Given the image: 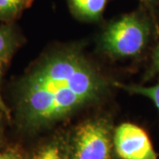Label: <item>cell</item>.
<instances>
[{"label": "cell", "instance_id": "obj_1", "mask_svg": "<svg viewBox=\"0 0 159 159\" xmlns=\"http://www.w3.org/2000/svg\"><path fill=\"white\" fill-rule=\"evenodd\" d=\"M107 87L103 75L80 51H54L21 80L18 115L27 128L39 129L98 101Z\"/></svg>", "mask_w": 159, "mask_h": 159}, {"label": "cell", "instance_id": "obj_2", "mask_svg": "<svg viewBox=\"0 0 159 159\" xmlns=\"http://www.w3.org/2000/svg\"><path fill=\"white\" fill-rule=\"evenodd\" d=\"M155 17L143 6L141 10L126 13L109 24L102 33V51L117 58L142 55L153 34Z\"/></svg>", "mask_w": 159, "mask_h": 159}, {"label": "cell", "instance_id": "obj_3", "mask_svg": "<svg viewBox=\"0 0 159 159\" xmlns=\"http://www.w3.org/2000/svg\"><path fill=\"white\" fill-rule=\"evenodd\" d=\"M113 139L109 122L97 118L75 129L69 145L70 159H111Z\"/></svg>", "mask_w": 159, "mask_h": 159}, {"label": "cell", "instance_id": "obj_4", "mask_svg": "<svg viewBox=\"0 0 159 159\" xmlns=\"http://www.w3.org/2000/svg\"><path fill=\"white\" fill-rule=\"evenodd\" d=\"M113 146L120 159H158L147 132L133 123H123L115 129Z\"/></svg>", "mask_w": 159, "mask_h": 159}, {"label": "cell", "instance_id": "obj_5", "mask_svg": "<svg viewBox=\"0 0 159 159\" xmlns=\"http://www.w3.org/2000/svg\"><path fill=\"white\" fill-rule=\"evenodd\" d=\"M110 0H68L69 7L75 16L89 21L100 20Z\"/></svg>", "mask_w": 159, "mask_h": 159}, {"label": "cell", "instance_id": "obj_6", "mask_svg": "<svg viewBox=\"0 0 159 159\" xmlns=\"http://www.w3.org/2000/svg\"><path fill=\"white\" fill-rule=\"evenodd\" d=\"M31 159H70L68 147L64 142L55 139L37 148Z\"/></svg>", "mask_w": 159, "mask_h": 159}, {"label": "cell", "instance_id": "obj_7", "mask_svg": "<svg viewBox=\"0 0 159 159\" xmlns=\"http://www.w3.org/2000/svg\"><path fill=\"white\" fill-rule=\"evenodd\" d=\"M32 0H0V20H11L19 17Z\"/></svg>", "mask_w": 159, "mask_h": 159}, {"label": "cell", "instance_id": "obj_8", "mask_svg": "<svg viewBox=\"0 0 159 159\" xmlns=\"http://www.w3.org/2000/svg\"><path fill=\"white\" fill-rule=\"evenodd\" d=\"M16 45L15 36L11 28L0 26V63L6 64Z\"/></svg>", "mask_w": 159, "mask_h": 159}, {"label": "cell", "instance_id": "obj_9", "mask_svg": "<svg viewBox=\"0 0 159 159\" xmlns=\"http://www.w3.org/2000/svg\"><path fill=\"white\" fill-rule=\"evenodd\" d=\"M115 85L124 90L128 91L131 94L141 95L149 98L159 111V82L153 86L145 87L141 85H125L119 82H115Z\"/></svg>", "mask_w": 159, "mask_h": 159}, {"label": "cell", "instance_id": "obj_10", "mask_svg": "<svg viewBox=\"0 0 159 159\" xmlns=\"http://www.w3.org/2000/svg\"><path fill=\"white\" fill-rule=\"evenodd\" d=\"M159 74V42L156 47L154 48L152 55H151V62L149 67L146 71L144 76V80H148L151 78Z\"/></svg>", "mask_w": 159, "mask_h": 159}, {"label": "cell", "instance_id": "obj_11", "mask_svg": "<svg viewBox=\"0 0 159 159\" xmlns=\"http://www.w3.org/2000/svg\"><path fill=\"white\" fill-rule=\"evenodd\" d=\"M142 3V6L147 9L154 17H155V12L157 10V7L159 5V0H140Z\"/></svg>", "mask_w": 159, "mask_h": 159}, {"label": "cell", "instance_id": "obj_12", "mask_svg": "<svg viewBox=\"0 0 159 159\" xmlns=\"http://www.w3.org/2000/svg\"><path fill=\"white\" fill-rule=\"evenodd\" d=\"M6 64H2L0 63V79H1V75H2V71H3V67ZM0 111H2L3 113H5L9 118L10 117V111H9V109L7 108L6 104L4 102L3 98L1 97V93H0Z\"/></svg>", "mask_w": 159, "mask_h": 159}, {"label": "cell", "instance_id": "obj_13", "mask_svg": "<svg viewBox=\"0 0 159 159\" xmlns=\"http://www.w3.org/2000/svg\"><path fill=\"white\" fill-rule=\"evenodd\" d=\"M0 159H21L20 154L14 150H9L0 153Z\"/></svg>", "mask_w": 159, "mask_h": 159}, {"label": "cell", "instance_id": "obj_14", "mask_svg": "<svg viewBox=\"0 0 159 159\" xmlns=\"http://www.w3.org/2000/svg\"><path fill=\"white\" fill-rule=\"evenodd\" d=\"M158 6H159V5H158Z\"/></svg>", "mask_w": 159, "mask_h": 159}]
</instances>
